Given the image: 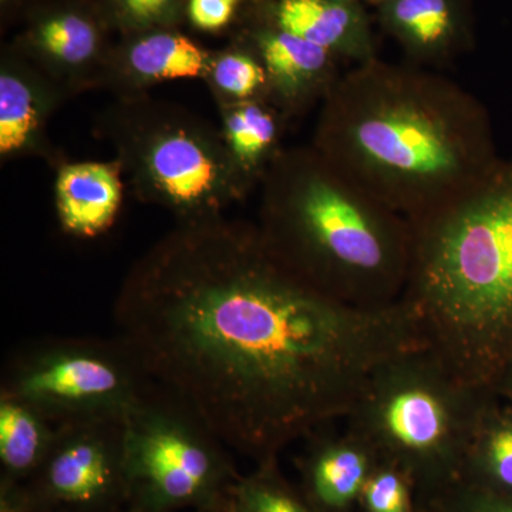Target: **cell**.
Segmentation results:
<instances>
[{
	"mask_svg": "<svg viewBox=\"0 0 512 512\" xmlns=\"http://www.w3.org/2000/svg\"><path fill=\"white\" fill-rule=\"evenodd\" d=\"M119 338L227 447L256 464L348 419L380 366L427 345L403 299L346 305L313 288L258 225L178 224L131 266Z\"/></svg>",
	"mask_w": 512,
	"mask_h": 512,
	"instance_id": "obj_1",
	"label": "cell"
},
{
	"mask_svg": "<svg viewBox=\"0 0 512 512\" xmlns=\"http://www.w3.org/2000/svg\"><path fill=\"white\" fill-rule=\"evenodd\" d=\"M312 147L409 222L463 197L501 160L474 94L424 67L379 57L340 76L320 104Z\"/></svg>",
	"mask_w": 512,
	"mask_h": 512,
	"instance_id": "obj_2",
	"label": "cell"
},
{
	"mask_svg": "<svg viewBox=\"0 0 512 512\" xmlns=\"http://www.w3.org/2000/svg\"><path fill=\"white\" fill-rule=\"evenodd\" d=\"M410 225L403 301L431 348L494 390L512 362V160H500L463 197Z\"/></svg>",
	"mask_w": 512,
	"mask_h": 512,
	"instance_id": "obj_3",
	"label": "cell"
},
{
	"mask_svg": "<svg viewBox=\"0 0 512 512\" xmlns=\"http://www.w3.org/2000/svg\"><path fill=\"white\" fill-rule=\"evenodd\" d=\"M259 232L296 275L357 308L400 301L412 225L332 167L315 148L282 150L262 180Z\"/></svg>",
	"mask_w": 512,
	"mask_h": 512,
	"instance_id": "obj_4",
	"label": "cell"
},
{
	"mask_svg": "<svg viewBox=\"0 0 512 512\" xmlns=\"http://www.w3.org/2000/svg\"><path fill=\"white\" fill-rule=\"evenodd\" d=\"M497 397L424 345L380 366L346 420L412 478L424 504L460 483L478 423Z\"/></svg>",
	"mask_w": 512,
	"mask_h": 512,
	"instance_id": "obj_5",
	"label": "cell"
},
{
	"mask_svg": "<svg viewBox=\"0 0 512 512\" xmlns=\"http://www.w3.org/2000/svg\"><path fill=\"white\" fill-rule=\"evenodd\" d=\"M101 128L137 197L170 211L178 224L220 218L251 190L221 130L183 107L146 94L120 97Z\"/></svg>",
	"mask_w": 512,
	"mask_h": 512,
	"instance_id": "obj_6",
	"label": "cell"
},
{
	"mask_svg": "<svg viewBox=\"0 0 512 512\" xmlns=\"http://www.w3.org/2000/svg\"><path fill=\"white\" fill-rule=\"evenodd\" d=\"M127 510H227L238 473L200 414L160 384L124 416Z\"/></svg>",
	"mask_w": 512,
	"mask_h": 512,
	"instance_id": "obj_7",
	"label": "cell"
},
{
	"mask_svg": "<svg viewBox=\"0 0 512 512\" xmlns=\"http://www.w3.org/2000/svg\"><path fill=\"white\" fill-rule=\"evenodd\" d=\"M154 383L120 338H60L13 356L0 394L29 403L59 427L124 417Z\"/></svg>",
	"mask_w": 512,
	"mask_h": 512,
	"instance_id": "obj_8",
	"label": "cell"
},
{
	"mask_svg": "<svg viewBox=\"0 0 512 512\" xmlns=\"http://www.w3.org/2000/svg\"><path fill=\"white\" fill-rule=\"evenodd\" d=\"M33 505L83 512L127 507L124 417L63 424L49 454L28 483Z\"/></svg>",
	"mask_w": 512,
	"mask_h": 512,
	"instance_id": "obj_9",
	"label": "cell"
},
{
	"mask_svg": "<svg viewBox=\"0 0 512 512\" xmlns=\"http://www.w3.org/2000/svg\"><path fill=\"white\" fill-rule=\"evenodd\" d=\"M12 46L66 94L99 86L111 30L94 0H40Z\"/></svg>",
	"mask_w": 512,
	"mask_h": 512,
	"instance_id": "obj_10",
	"label": "cell"
},
{
	"mask_svg": "<svg viewBox=\"0 0 512 512\" xmlns=\"http://www.w3.org/2000/svg\"><path fill=\"white\" fill-rule=\"evenodd\" d=\"M237 42L264 66L266 100L286 120L322 104L342 76L338 57L328 50L259 20L249 18Z\"/></svg>",
	"mask_w": 512,
	"mask_h": 512,
	"instance_id": "obj_11",
	"label": "cell"
},
{
	"mask_svg": "<svg viewBox=\"0 0 512 512\" xmlns=\"http://www.w3.org/2000/svg\"><path fill=\"white\" fill-rule=\"evenodd\" d=\"M249 18L328 50L339 60L376 59V39L363 3L350 0H254Z\"/></svg>",
	"mask_w": 512,
	"mask_h": 512,
	"instance_id": "obj_12",
	"label": "cell"
},
{
	"mask_svg": "<svg viewBox=\"0 0 512 512\" xmlns=\"http://www.w3.org/2000/svg\"><path fill=\"white\" fill-rule=\"evenodd\" d=\"M377 18L410 64L440 67L473 43L467 0H380Z\"/></svg>",
	"mask_w": 512,
	"mask_h": 512,
	"instance_id": "obj_13",
	"label": "cell"
},
{
	"mask_svg": "<svg viewBox=\"0 0 512 512\" xmlns=\"http://www.w3.org/2000/svg\"><path fill=\"white\" fill-rule=\"evenodd\" d=\"M211 55L177 29L124 36L111 47L100 86L134 97L167 80L204 79Z\"/></svg>",
	"mask_w": 512,
	"mask_h": 512,
	"instance_id": "obj_14",
	"label": "cell"
},
{
	"mask_svg": "<svg viewBox=\"0 0 512 512\" xmlns=\"http://www.w3.org/2000/svg\"><path fill=\"white\" fill-rule=\"evenodd\" d=\"M66 96L12 45L0 59V154L5 158L46 154V124Z\"/></svg>",
	"mask_w": 512,
	"mask_h": 512,
	"instance_id": "obj_15",
	"label": "cell"
},
{
	"mask_svg": "<svg viewBox=\"0 0 512 512\" xmlns=\"http://www.w3.org/2000/svg\"><path fill=\"white\" fill-rule=\"evenodd\" d=\"M298 461L301 494L315 512H356L367 478L380 461L375 448L350 429L316 434Z\"/></svg>",
	"mask_w": 512,
	"mask_h": 512,
	"instance_id": "obj_16",
	"label": "cell"
},
{
	"mask_svg": "<svg viewBox=\"0 0 512 512\" xmlns=\"http://www.w3.org/2000/svg\"><path fill=\"white\" fill-rule=\"evenodd\" d=\"M120 164H64L57 173L56 210L62 229L77 238H96L116 221L123 202Z\"/></svg>",
	"mask_w": 512,
	"mask_h": 512,
	"instance_id": "obj_17",
	"label": "cell"
},
{
	"mask_svg": "<svg viewBox=\"0 0 512 512\" xmlns=\"http://www.w3.org/2000/svg\"><path fill=\"white\" fill-rule=\"evenodd\" d=\"M221 134L235 167L249 187L264 180L269 167L282 153L286 120L266 99L220 106Z\"/></svg>",
	"mask_w": 512,
	"mask_h": 512,
	"instance_id": "obj_18",
	"label": "cell"
},
{
	"mask_svg": "<svg viewBox=\"0 0 512 512\" xmlns=\"http://www.w3.org/2000/svg\"><path fill=\"white\" fill-rule=\"evenodd\" d=\"M55 436V424L39 410L0 394V477L28 483L46 460Z\"/></svg>",
	"mask_w": 512,
	"mask_h": 512,
	"instance_id": "obj_19",
	"label": "cell"
},
{
	"mask_svg": "<svg viewBox=\"0 0 512 512\" xmlns=\"http://www.w3.org/2000/svg\"><path fill=\"white\" fill-rule=\"evenodd\" d=\"M485 410L464 460L461 483L512 495V404Z\"/></svg>",
	"mask_w": 512,
	"mask_h": 512,
	"instance_id": "obj_20",
	"label": "cell"
},
{
	"mask_svg": "<svg viewBox=\"0 0 512 512\" xmlns=\"http://www.w3.org/2000/svg\"><path fill=\"white\" fill-rule=\"evenodd\" d=\"M204 80L218 106L266 99L268 80L264 66L239 42L220 52H212Z\"/></svg>",
	"mask_w": 512,
	"mask_h": 512,
	"instance_id": "obj_21",
	"label": "cell"
},
{
	"mask_svg": "<svg viewBox=\"0 0 512 512\" xmlns=\"http://www.w3.org/2000/svg\"><path fill=\"white\" fill-rule=\"evenodd\" d=\"M228 512H315L279 470L278 460L256 464L229 495Z\"/></svg>",
	"mask_w": 512,
	"mask_h": 512,
	"instance_id": "obj_22",
	"label": "cell"
},
{
	"mask_svg": "<svg viewBox=\"0 0 512 512\" xmlns=\"http://www.w3.org/2000/svg\"><path fill=\"white\" fill-rule=\"evenodd\" d=\"M121 37L177 29L187 19L188 0H94Z\"/></svg>",
	"mask_w": 512,
	"mask_h": 512,
	"instance_id": "obj_23",
	"label": "cell"
},
{
	"mask_svg": "<svg viewBox=\"0 0 512 512\" xmlns=\"http://www.w3.org/2000/svg\"><path fill=\"white\" fill-rule=\"evenodd\" d=\"M356 512H421L416 485L402 468L380 458L367 478Z\"/></svg>",
	"mask_w": 512,
	"mask_h": 512,
	"instance_id": "obj_24",
	"label": "cell"
},
{
	"mask_svg": "<svg viewBox=\"0 0 512 512\" xmlns=\"http://www.w3.org/2000/svg\"><path fill=\"white\" fill-rule=\"evenodd\" d=\"M424 504L437 512H512V495L494 493L460 481Z\"/></svg>",
	"mask_w": 512,
	"mask_h": 512,
	"instance_id": "obj_25",
	"label": "cell"
},
{
	"mask_svg": "<svg viewBox=\"0 0 512 512\" xmlns=\"http://www.w3.org/2000/svg\"><path fill=\"white\" fill-rule=\"evenodd\" d=\"M244 0H188L187 19L204 32H218L235 19Z\"/></svg>",
	"mask_w": 512,
	"mask_h": 512,
	"instance_id": "obj_26",
	"label": "cell"
},
{
	"mask_svg": "<svg viewBox=\"0 0 512 512\" xmlns=\"http://www.w3.org/2000/svg\"><path fill=\"white\" fill-rule=\"evenodd\" d=\"M32 497L26 483L0 477V512H33Z\"/></svg>",
	"mask_w": 512,
	"mask_h": 512,
	"instance_id": "obj_27",
	"label": "cell"
},
{
	"mask_svg": "<svg viewBox=\"0 0 512 512\" xmlns=\"http://www.w3.org/2000/svg\"><path fill=\"white\" fill-rule=\"evenodd\" d=\"M39 2L40 0H0V19L3 28L12 25L16 20H22L29 9Z\"/></svg>",
	"mask_w": 512,
	"mask_h": 512,
	"instance_id": "obj_28",
	"label": "cell"
},
{
	"mask_svg": "<svg viewBox=\"0 0 512 512\" xmlns=\"http://www.w3.org/2000/svg\"><path fill=\"white\" fill-rule=\"evenodd\" d=\"M494 392L500 399L508 400L512 404V362L508 363L497 382L494 384Z\"/></svg>",
	"mask_w": 512,
	"mask_h": 512,
	"instance_id": "obj_29",
	"label": "cell"
},
{
	"mask_svg": "<svg viewBox=\"0 0 512 512\" xmlns=\"http://www.w3.org/2000/svg\"><path fill=\"white\" fill-rule=\"evenodd\" d=\"M33 512H83L74 508L62 507V505H49V507H37Z\"/></svg>",
	"mask_w": 512,
	"mask_h": 512,
	"instance_id": "obj_30",
	"label": "cell"
},
{
	"mask_svg": "<svg viewBox=\"0 0 512 512\" xmlns=\"http://www.w3.org/2000/svg\"><path fill=\"white\" fill-rule=\"evenodd\" d=\"M350 2H357V3H363V5H366V3H370V5H377V3L380 2V0H350Z\"/></svg>",
	"mask_w": 512,
	"mask_h": 512,
	"instance_id": "obj_31",
	"label": "cell"
},
{
	"mask_svg": "<svg viewBox=\"0 0 512 512\" xmlns=\"http://www.w3.org/2000/svg\"><path fill=\"white\" fill-rule=\"evenodd\" d=\"M421 512H437L433 507L427 504H421Z\"/></svg>",
	"mask_w": 512,
	"mask_h": 512,
	"instance_id": "obj_32",
	"label": "cell"
},
{
	"mask_svg": "<svg viewBox=\"0 0 512 512\" xmlns=\"http://www.w3.org/2000/svg\"><path fill=\"white\" fill-rule=\"evenodd\" d=\"M200 512H228V510H210V511H200Z\"/></svg>",
	"mask_w": 512,
	"mask_h": 512,
	"instance_id": "obj_33",
	"label": "cell"
},
{
	"mask_svg": "<svg viewBox=\"0 0 512 512\" xmlns=\"http://www.w3.org/2000/svg\"><path fill=\"white\" fill-rule=\"evenodd\" d=\"M120 512H133V511H130V510H127V508H124V510L120 511Z\"/></svg>",
	"mask_w": 512,
	"mask_h": 512,
	"instance_id": "obj_34",
	"label": "cell"
}]
</instances>
